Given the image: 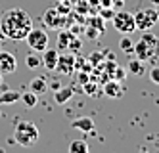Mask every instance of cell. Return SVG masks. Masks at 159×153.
<instances>
[{"label":"cell","instance_id":"6da1fadb","mask_svg":"<svg viewBox=\"0 0 159 153\" xmlns=\"http://www.w3.org/2000/svg\"><path fill=\"white\" fill-rule=\"evenodd\" d=\"M33 29V19L25 10L12 8L2 14L0 19V31L4 33L6 38L12 40H25L27 33Z\"/></svg>","mask_w":159,"mask_h":153},{"label":"cell","instance_id":"7a4b0ae2","mask_svg":"<svg viewBox=\"0 0 159 153\" xmlns=\"http://www.w3.org/2000/svg\"><path fill=\"white\" fill-rule=\"evenodd\" d=\"M16 144L23 147H33L39 142V128L31 121H19L16 124V134H14Z\"/></svg>","mask_w":159,"mask_h":153},{"label":"cell","instance_id":"3957f363","mask_svg":"<svg viewBox=\"0 0 159 153\" xmlns=\"http://www.w3.org/2000/svg\"><path fill=\"white\" fill-rule=\"evenodd\" d=\"M132 16H134V23H136V31H148L159 21V14L153 8H142Z\"/></svg>","mask_w":159,"mask_h":153},{"label":"cell","instance_id":"277c9868","mask_svg":"<svg viewBox=\"0 0 159 153\" xmlns=\"http://www.w3.org/2000/svg\"><path fill=\"white\" fill-rule=\"evenodd\" d=\"M113 27L121 34H132L136 31V23H134V16L130 11H115L113 16Z\"/></svg>","mask_w":159,"mask_h":153},{"label":"cell","instance_id":"5b68a950","mask_svg":"<svg viewBox=\"0 0 159 153\" xmlns=\"http://www.w3.org/2000/svg\"><path fill=\"white\" fill-rule=\"evenodd\" d=\"M25 40H27V44H29L35 52H44V50L48 48V44H50L48 33L42 31V29H31V31L27 33Z\"/></svg>","mask_w":159,"mask_h":153},{"label":"cell","instance_id":"8992f818","mask_svg":"<svg viewBox=\"0 0 159 153\" xmlns=\"http://www.w3.org/2000/svg\"><path fill=\"white\" fill-rule=\"evenodd\" d=\"M132 52L136 54V57H138L140 61H150V60H155V56L159 54L157 50H153V48H150L142 38L134 44V48H132Z\"/></svg>","mask_w":159,"mask_h":153},{"label":"cell","instance_id":"52a82bcc","mask_svg":"<svg viewBox=\"0 0 159 153\" xmlns=\"http://www.w3.org/2000/svg\"><path fill=\"white\" fill-rule=\"evenodd\" d=\"M17 69V60L14 54L10 52H4L0 50V73L2 75H8V73H14Z\"/></svg>","mask_w":159,"mask_h":153},{"label":"cell","instance_id":"ba28073f","mask_svg":"<svg viewBox=\"0 0 159 153\" xmlns=\"http://www.w3.org/2000/svg\"><path fill=\"white\" fill-rule=\"evenodd\" d=\"M75 65H77L75 56L73 54H63V56L58 57V65H56V69H58L61 75H73Z\"/></svg>","mask_w":159,"mask_h":153},{"label":"cell","instance_id":"9c48e42d","mask_svg":"<svg viewBox=\"0 0 159 153\" xmlns=\"http://www.w3.org/2000/svg\"><path fill=\"white\" fill-rule=\"evenodd\" d=\"M42 23H46V27H52V29H60L63 25V17L60 16V11L56 8H50L42 14Z\"/></svg>","mask_w":159,"mask_h":153},{"label":"cell","instance_id":"30bf717a","mask_svg":"<svg viewBox=\"0 0 159 153\" xmlns=\"http://www.w3.org/2000/svg\"><path fill=\"white\" fill-rule=\"evenodd\" d=\"M42 65L48 69V71H54L56 65H58V57H60V52L54 50V48H46L42 52Z\"/></svg>","mask_w":159,"mask_h":153},{"label":"cell","instance_id":"8fae6325","mask_svg":"<svg viewBox=\"0 0 159 153\" xmlns=\"http://www.w3.org/2000/svg\"><path fill=\"white\" fill-rule=\"evenodd\" d=\"M104 94L107 98H123V86L119 84V80H107L106 84H104Z\"/></svg>","mask_w":159,"mask_h":153},{"label":"cell","instance_id":"7c38bea8","mask_svg":"<svg viewBox=\"0 0 159 153\" xmlns=\"http://www.w3.org/2000/svg\"><path fill=\"white\" fill-rule=\"evenodd\" d=\"M73 94H75V88L73 86H65V88H58V90H54V100H56V103H60V105H63V103H67L71 98H73Z\"/></svg>","mask_w":159,"mask_h":153},{"label":"cell","instance_id":"4fadbf2b","mask_svg":"<svg viewBox=\"0 0 159 153\" xmlns=\"http://www.w3.org/2000/svg\"><path fill=\"white\" fill-rule=\"evenodd\" d=\"M73 128H77V130H81L83 134H88L94 130V121L90 119V117H79V119H75L71 123Z\"/></svg>","mask_w":159,"mask_h":153},{"label":"cell","instance_id":"5bb4252c","mask_svg":"<svg viewBox=\"0 0 159 153\" xmlns=\"http://www.w3.org/2000/svg\"><path fill=\"white\" fill-rule=\"evenodd\" d=\"M29 90L33 92V94H37V96H40V94H44L48 90V82H46V79H42V77H35L31 80V84H29Z\"/></svg>","mask_w":159,"mask_h":153},{"label":"cell","instance_id":"9a60e30c","mask_svg":"<svg viewBox=\"0 0 159 153\" xmlns=\"http://www.w3.org/2000/svg\"><path fill=\"white\" fill-rule=\"evenodd\" d=\"M127 69H129V73L130 75H134V77H142L144 75V61H140L138 57H136V60H130L129 61V65H127Z\"/></svg>","mask_w":159,"mask_h":153},{"label":"cell","instance_id":"2e32d148","mask_svg":"<svg viewBox=\"0 0 159 153\" xmlns=\"http://www.w3.org/2000/svg\"><path fill=\"white\" fill-rule=\"evenodd\" d=\"M21 94L17 90H6L4 94H0V105H6V103H16L19 101Z\"/></svg>","mask_w":159,"mask_h":153},{"label":"cell","instance_id":"e0dca14e","mask_svg":"<svg viewBox=\"0 0 159 153\" xmlns=\"http://www.w3.org/2000/svg\"><path fill=\"white\" fill-rule=\"evenodd\" d=\"M75 38V34L73 33H67V31H60L58 34V46H60V50H65V48H69L71 42Z\"/></svg>","mask_w":159,"mask_h":153},{"label":"cell","instance_id":"ac0fdd59","mask_svg":"<svg viewBox=\"0 0 159 153\" xmlns=\"http://www.w3.org/2000/svg\"><path fill=\"white\" fill-rule=\"evenodd\" d=\"M142 40L150 46V48H153V50L159 52V37H155L150 29H148V31H142Z\"/></svg>","mask_w":159,"mask_h":153},{"label":"cell","instance_id":"d6986e66","mask_svg":"<svg viewBox=\"0 0 159 153\" xmlns=\"http://www.w3.org/2000/svg\"><path fill=\"white\" fill-rule=\"evenodd\" d=\"M19 100L23 101V105H25L27 109H33V107L37 105V100H39V96H37V94H33V92L29 90V92H25V94H21V98H19Z\"/></svg>","mask_w":159,"mask_h":153},{"label":"cell","instance_id":"ffe728a7","mask_svg":"<svg viewBox=\"0 0 159 153\" xmlns=\"http://www.w3.org/2000/svg\"><path fill=\"white\" fill-rule=\"evenodd\" d=\"M69 151L71 153H86L88 151V144L84 140H73L69 144Z\"/></svg>","mask_w":159,"mask_h":153},{"label":"cell","instance_id":"44dd1931","mask_svg":"<svg viewBox=\"0 0 159 153\" xmlns=\"http://www.w3.org/2000/svg\"><path fill=\"white\" fill-rule=\"evenodd\" d=\"M25 63H27L29 69H37V67L42 65V60H40L39 56H35V54H29V56L25 57Z\"/></svg>","mask_w":159,"mask_h":153},{"label":"cell","instance_id":"7402d4cb","mask_svg":"<svg viewBox=\"0 0 159 153\" xmlns=\"http://www.w3.org/2000/svg\"><path fill=\"white\" fill-rule=\"evenodd\" d=\"M119 48H121L123 52H127V54H130V52H132V48H134V42L129 38V34H125V37L121 38V42H119Z\"/></svg>","mask_w":159,"mask_h":153},{"label":"cell","instance_id":"603a6c76","mask_svg":"<svg viewBox=\"0 0 159 153\" xmlns=\"http://www.w3.org/2000/svg\"><path fill=\"white\" fill-rule=\"evenodd\" d=\"M102 31H104V29H102V25H98V27H94V29L88 27V29H86V37H88V38H98L100 34H102Z\"/></svg>","mask_w":159,"mask_h":153},{"label":"cell","instance_id":"cb8c5ba5","mask_svg":"<svg viewBox=\"0 0 159 153\" xmlns=\"http://www.w3.org/2000/svg\"><path fill=\"white\" fill-rule=\"evenodd\" d=\"M96 90H98V86L94 84V82H88V80L84 82V94H86V96H96V94H98Z\"/></svg>","mask_w":159,"mask_h":153},{"label":"cell","instance_id":"d4e9b609","mask_svg":"<svg viewBox=\"0 0 159 153\" xmlns=\"http://www.w3.org/2000/svg\"><path fill=\"white\" fill-rule=\"evenodd\" d=\"M111 77L115 79V80H125V79H127V73H125V71H123L121 67H117V65H115V69H113Z\"/></svg>","mask_w":159,"mask_h":153},{"label":"cell","instance_id":"484cf974","mask_svg":"<svg viewBox=\"0 0 159 153\" xmlns=\"http://www.w3.org/2000/svg\"><path fill=\"white\" fill-rule=\"evenodd\" d=\"M106 57V54H100V52H94V54H90L88 56V60L92 61L94 65H98V63H102V60H104Z\"/></svg>","mask_w":159,"mask_h":153},{"label":"cell","instance_id":"4316f807","mask_svg":"<svg viewBox=\"0 0 159 153\" xmlns=\"http://www.w3.org/2000/svg\"><path fill=\"white\" fill-rule=\"evenodd\" d=\"M100 14H102V19H113L115 11H113V10H111V6H109V8H102Z\"/></svg>","mask_w":159,"mask_h":153},{"label":"cell","instance_id":"83f0119b","mask_svg":"<svg viewBox=\"0 0 159 153\" xmlns=\"http://www.w3.org/2000/svg\"><path fill=\"white\" fill-rule=\"evenodd\" d=\"M150 80L153 82V84H159V67H152V71H150Z\"/></svg>","mask_w":159,"mask_h":153},{"label":"cell","instance_id":"f1b7e54d","mask_svg":"<svg viewBox=\"0 0 159 153\" xmlns=\"http://www.w3.org/2000/svg\"><path fill=\"white\" fill-rule=\"evenodd\" d=\"M102 6H104V8H109V6H113V2H111V0H102Z\"/></svg>","mask_w":159,"mask_h":153},{"label":"cell","instance_id":"f546056e","mask_svg":"<svg viewBox=\"0 0 159 153\" xmlns=\"http://www.w3.org/2000/svg\"><path fill=\"white\" fill-rule=\"evenodd\" d=\"M79 77H81V82H83V84H84V82L88 80V75H86V73H81V75H79Z\"/></svg>","mask_w":159,"mask_h":153},{"label":"cell","instance_id":"4dcf8cb0","mask_svg":"<svg viewBox=\"0 0 159 153\" xmlns=\"http://www.w3.org/2000/svg\"><path fill=\"white\" fill-rule=\"evenodd\" d=\"M50 86H52V90H58V88H60V82H58V80H54Z\"/></svg>","mask_w":159,"mask_h":153},{"label":"cell","instance_id":"1f68e13d","mask_svg":"<svg viewBox=\"0 0 159 153\" xmlns=\"http://www.w3.org/2000/svg\"><path fill=\"white\" fill-rule=\"evenodd\" d=\"M111 2H113V4H117V6H119V4H123V2H125V0H111Z\"/></svg>","mask_w":159,"mask_h":153},{"label":"cell","instance_id":"d6a6232c","mask_svg":"<svg viewBox=\"0 0 159 153\" xmlns=\"http://www.w3.org/2000/svg\"><path fill=\"white\" fill-rule=\"evenodd\" d=\"M4 38H6V37H4V33H2V31H0V42H2Z\"/></svg>","mask_w":159,"mask_h":153},{"label":"cell","instance_id":"836d02e7","mask_svg":"<svg viewBox=\"0 0 159 153\" xmlns=\"http://www.w3.org/2000/svg\"><path fill=\"white\" fill-rule=\"evenodd\" d=\"M152 2H153V4H155V6H159V0H152Z\"/></svg>","mask_w":159,"mask_h":153},{"label":"cell","instance_id":"e575fe53","mask_svg":"<svg viewBox=\"0 0 159 153\" xmlns=\"http://www.w3.org/2000/svg\"><path fill=\"white\" fill-rule=\"evenodd\" d=\"M0 84H2V73H0Z\"/></svg>","mask_w":159,"mask_h":153},{"label":"cell","instance_id":"d590c367","mask_svg":"<svg viewBox=\"0 0 159 153\" xmlns=\"http://www.w3.org/2000/svg\"><path fill=\"white\" fill-rule=\"evenodd\" d=\"M0 153H2V149H0Z\"/></svg>","mask_w":159,"mask_h":153},{"label":"cell","instance_id":"8d00e7d4","mask_svg":"<svg viewBox=\"0 0 159 153\" xmlns=\"http://www.w3.org/2000/svg\"><path fill=\"white\" fill-rule=\"evenodd\" d=\"M0 115H2V113H0Z\"/></svg>","mask_w":159,"mask_h":153}]
</instances>
